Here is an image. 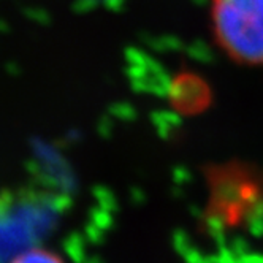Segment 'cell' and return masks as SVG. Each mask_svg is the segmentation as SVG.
Masks as SVG:
<instances>
[{"mask_svg": "<svg viewBox=\"0 0 263 263\" xmlns=\"http://www.w3.org/2000/svg\"><path fill=\"white\" fill-rule=\"evenodd\" d=\"M206 219L223 230L249 227L263 214V170L227 160L206 166Z\"/></svg>", "mask_w": 263, "mask_h": 263, "instance_id": "1", "label": "cell"}, {"mask_svg": "<svg viewBox=\"0 0 263 263\" xmlns=\"http://www.w3.org/2000/svg\"><path fill=\"white\" fill-rule=\"evenodd\" d=\"M211 21L217 45L232 61L263 65V0H213Z\"/></svg>", "mask_w": 263, "mask_h": 263, "instance_id": "2", "label": "cell"}, {"mask_svg": "<svg viewBox=\"0 0 263 263\" xmlns=\"http://www.w3.org/2000/svg\"><path fill=\"white\" fill-rule=\"evenodd\" d=\"M51 222L52 213L46 204L16 201L8 194H0V263L32 246Z\"/></svg>", "mask_w": 263, "mask_h": 263, "instance_id": "3", "label": "cell"}, {"mask_svg": "<svg viewBox=\"0 0 263 263\" xmlns=\"http://www.w3.org/2000/svg\"><path fill=\"white\" fill-rule=\"evenodd\" d=\"M168 100L181 116L194 118L208 111L213 103V92L204 80L184 73L175 78L168 87Z\"/></svg>", "mask_w": 263, "mask_h": 263, "instance_id": "4", "label": "cell"}, {"mask_svg": "<svg viewBox=\"0 0 263 263\" xmlns=\"http://www.w3.org/2000/svg\"><path fill=\"white\" fill-rule=\"evenodd\" d=\"M10 263H64V260L51 251L46 249H30L13 257Z\"/></svg>", "mask_w": 263, "mask_h": 263, "instance_id": "5", "label": "cell"}, {"mask_svg": "<svg viewBox=\"0 0 263 263\" xmlns=\"http://www.w3.org/2000/svg\"><path fill=\"white\" fill-rule=\"evenodd\" d=\"M23 13L27 17H30L32 21H35V23H40V24H48L49 23V14L43 8H39V7H24Z\"/></svg>", "mask_w": 263, "mask_h": 263, "instance_id": "6", "label": "cell"}, {"mask_svg": "<svg viewBox=\"0 0 263 263\" xmlns=\"http://www.w3.org/2000/svg\"><path fill=\"white\" fill-rule=\"evenodd\" d=\"M8 23L4 21V20H0V32H8Z\"/></svg>", "mask_w": 263, "mask_h": 263, "instance_id": "7", "label": "cell"}]
</instances>
